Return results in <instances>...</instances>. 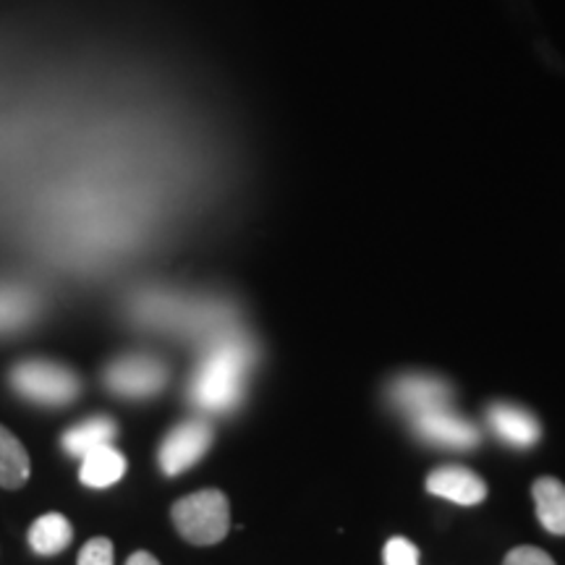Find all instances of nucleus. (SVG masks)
Here are the masks:
<instances>
[{
    "instance_id": "obj_9",
    "label": "nucleus",
    "mask_w": 565,
    "mask_h": 565,
    "mask_svg": "<svg viewBox=\"0 0 565 565\" xmlns=\"http://www.w3.org/2000/svg\"><path fill=\"white\" fill-rule=\"evenodd\" d=\"M487 422L492 433L513 448H532L542 435L536 416L513 404H492L487 408Z\"/></svg>"
},
{
    "instance_id": "obj_12",
    "label": "nucleus",
    "mask_w": 565,
    "mask_h": 565,
    "mask_svg": "<svg viewBox=\"0 0 565 565\" xmlns=\"http://www.w3.org/2000/svg\"><path fill=\"white\" fill-rule=\"evenodd\" d=\"M26 540L38 555H58L74 540V526L63 513H45L30 526Z\"/></svg>"
},
{
    "instance_id": "obj_18",
    "label": "nucleus",
    "mask_w": 565,
    "mask_h": 565,
    "mask_svg": "<svg viewBox=\"0 0 565 565\" xmlns=\"http://www.w3.org/2000/svg\"><path fill=\"white\" fill-rule=\"evenodd\" d=\"M503 565H555V561L545 553V550L524 545V547L511 550Z\"/></svg>"
},
{
    "instance_id": "obj_11",
    "label": "nucleus",
    "mask_w": 565,
    "mask_h": 565,
    "mask_svg": "<svg viewBox=\"0 0 565 565\" xmlns=\"http://www.w3.org/2000/svg\"><path fill=\"white\" fill-rule=\"evenodd\" d=\"M124 475H126V458L118 454L116 448H110V445H103V448H95L89 450L87 456H82L79 479L87 487L105 490V487L116 484Z\"/></svg>"
},
{
    "instance_id": "obj_3",
    "label": "nucleus",
    "mask_w": 565,
    "mask_h": 565,
    "mask_svg": "<svg viewBox=\"0 0 565 565\" xmlns=\"http://www.w3.org/2000/svg\"><path fill=\"white\" fill-rule=\"evenodd\" d=\"M11 387L24 398L34 401L42 406H66L82 391L79 377L55 362H42V359H30L13 366Z\"/></svg>"
},
{
    "instance_id": "obj_2",
    "label": "nucleus",
    "mask_w": 565,
    "mask_h": 565,
    "mask_svg": "<svg viewBox=\"0 0 565 565\" xmlns=\"http://www.w3.org/2000/svg\"><path fill=\"white\" fill-rule=\"evenodd\" d=\"M173 524L192 545L207 547L225 540L231 529V505L221 490H200L173 505Z\"/></svg>"
},
{
    "instance_id": "obj_16",
    "label": "nucleus",
    "mask_w": 565,
    "mask_h": 565,
    "mask_svg": "<svg viewBox=\"0 0 565 565\" xmlns=\"http://www.w3.org/2000/svg\"><path fill=\"white\" fill-rule=\"evenodd\" d=\"M385 565H419V550L404 536H393L385 545Z\"/></svg>"
},
{
    "instance_id": "obj_1",
    "label": "nucleus",
    "mask_w": 565,
    "mask_h": 565,
    "mask_svg": "<svg viewBox=\"0 0 565 565\" xmlns=\"http://www.w3.org/2000/svg\"><path fill=\"white\" fill-rule=\"evenodd\" d=\"M254 349L242 335H223L204 353L192 380V401L204 412H231L242 401Z\"/></svg>"
},
{
    "instance_id": "obj_10",
    "label": "nucleus",
    "mask_w": 565,
    "mask_h": 565,
    "mask_svg": "<svg viewBox=\"0 0 565 565\" xmlns=\"http://www.w3.org/2000/svg\"><path fill=\"white\" fill-rule=\"evenodd\" d=\"M40 301L30 288L0 282V333H11L30 324L38 315Z\"/></svg>"
},
{
    "instance_id": "obj_17",
    "label": "nucleus",
    "mask_w": 565,
    "mask_h": 565,
    "mask_svg": "<svg viewBox=\"0 0 565 565\" xmlns=\"http://www.w3.org/2000/svg\"><path fill=\"white\" fill-rule=\"evenodd\" d=\"M76 565H113V542L105 536H95L82 547Z\"/></svg>"
},
{
    "instance_id": "obj_5",
    "label": "nucleus",
    "mask_w": 565,
    "mask_h": 565,
    "mask_svg": "<svg viewBox=\"0 0 565 565\" xmlns=\"http://www.w3.org/2000/svg\"><path fill=\"white\" fill-rule=\"evenodd\" d=\"M212 443V427L202 419L183 422L166 437L160 445V469L168 477L181 475V471L192 469L200 458L207 454Z\"/></svg>"
},
{
    "instance_id": "obj_14",
    "label": "nucleus",
    "mask_w": 565,
    "mask_h": 565,
    "mask_svg": "<svg viewBox=\"0 0 565 565\" xmlns=\"http://www.w3.org/2000/svg\"><path fill=\"white\" fill-rule=\"evenodd\" d=\"M116 433V422L108 419V416H95V419H87L76 424V427H71L68 433L63 435V448H66L71 456L82 458L87 456L89 450L110 445Z\"/></svg>"
},
{
    "instance_id": "obj_15",
    "label": "nucleus",
    "mask_w": 565,
    "mask_h": 565,
    "mask_svg": "<svg viewBox=\"0 0 565 565\" xmlns=\"http://www.w3.org/2000/svg\"><path fill=\"white\" fill-rule=\"evenodd\" d=\"M30 479V454L9 429L0 427V487L17 490Z\"/></svg>"
},
{
    "instance_id": "obj_19",
    "label": "nucleus",
    "mask_w": 565,
    "mask_h": 565,
    "mask_svg": "<svg viewBox=\"0 0 565 565\" xmlns=\"http://www.w3.org/2000/svg\"><path fill=\"white\" fill-rule=\"evenodd\" d=\"M126 565H160V561L150 553H145V550H139V553H134Z\"/></svg>"
},
{
    "instance_id": "obj_13",
    "label": "nucleus",
    "mask_w": 565,
    "mask_h": 565,
    "mask_svg": "<svg viewBox=\"0 0 565 565\" xmlns=\"http://www.w3.org/2000/svg\"><path fill=\"white\" fill-rule=\"evenodd\" d=\"M536 519L550 534H565V484L553 477L534 482Z\"/></svg>"
},
{
    "instance_id": "obj_6",
    "label": "nucleus",
    "mask_w": 565,
    "mask_h": 565,
    "mask_svg": "<svg viewBox=\"0 0 565 565\" xmlns=\"http://www.w3.org/2000/svg\"><path fill=\"white\" fill-rule=\"evenodd\" d=\"M416 435L422 440L433 443V445H443V448H477L482 435L471 422L461 419V416L450 412V406L443 408H433V412H424L412 416Z\"/></svg>"
},
{
    "instance_id": "obj_8",
    "label": "nucleus",
    "mask_w": 565,
    "mask_h": 565,
    "mask_svg": "<svg viewBox=\"0 0 565 565\" xmlns=\"http://www.w3.org/2000/svg\"><path fill=\"white\" fill-rule=\"evenodd\" d=\"M427 490L458 505H477L487 498V484L482 482V477H477L466 466H440V469H435L427 477Z\"/></svg>"
},
{
    "instance_id": "obj_4",
    "label": "nucleus",
    "mask_w": 565,
    "mask_h": 565,
    "mask_svg": "<svg viewBox=\"0 0 565 565\" xmlns=\"http://www.w3.org/2000/svg\"><path fill=\"white\" fill-rule=\"evenodd\" d=\"M105 383L113 393L126 395V398H147L166 387L168 370L152 356H126L108 366Z\"/></svg>"
},
{
    "instance_id": "obj_7",
    "label": "nucleus",
    "mask_w": 565,
    "mask_h": 565,
    "mask_svg": "<svg viewBox=\"0 0 565 565\" xmlns=\"http://www.w3.org/2000/svg\"><path fill=\"white\" fill-rule=\"evenodd\" d=\"M450 387L427 374H406L391 387V401L408 416L433 412V408L450 406Z\"/></svg>"
}]
</instances>
